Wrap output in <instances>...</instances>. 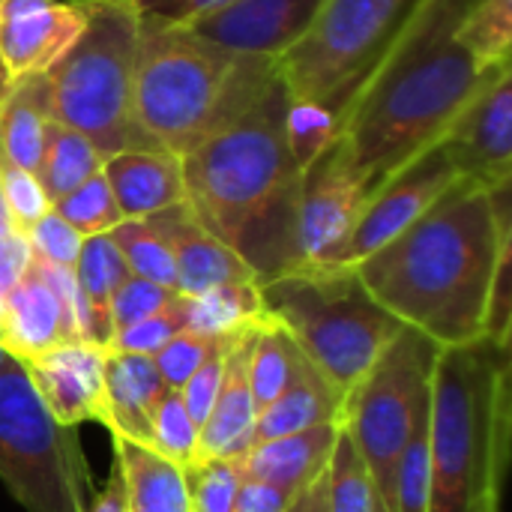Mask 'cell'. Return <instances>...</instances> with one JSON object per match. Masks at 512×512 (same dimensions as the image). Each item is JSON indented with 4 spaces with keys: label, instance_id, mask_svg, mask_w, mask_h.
Wrapping results in <instances>:
<instances>
[{
    "label": "cell",
    "instance_id": "6da1fadb",
    "mask_svg": "<svg viewBox=\"0 0 512 512\" xmlns=\"http://www.w3.org/2000/svg\"><path fill=\"white\" fill-rule=\"evenodd\" d=\"M512 249L510 186L459 177L417 222L354 264L369 294L441 348L483 339L489 291Z\"/></svg>",
    "mask_w": 512,
    "mask_h": 512
},
{
    "label": "cell",
    "instance_id": "7a4b0ae2",
    "mask_svg": "<svg viewBox=\"0 0 512 512\" xmlns=\"http://www.w3.org/2000/svg\"><path fill=\"white\" fill-rule=\"evenodd\" d=\"M474 0H417L390 45L339 114L369 195L423 150L435 147L489 72L456 39Z\"/></svg>",
    "mask_w": 512,
    "mask_h": 512
},
{
    "label": "cell",
    "instance_id": "3957f363",
    "mask_svg": "<svg viewBox=\"0 0 512 512\" xmlns=\"http://www.w3.org/2000/svg\"><path fill=\"white\" fill-rule=\"evenodd\" d=\"M288 90L276 78L243 114L180 156L195 219L258 276L276 279L303 264L297 201L303 171L285 144Z\"/></svg>",
    "mask_w": 512,
    "mask_h": 512
},
{
    "label": "cell",
    "instance_id": "277c9868",
    "mask_svg": "<svg viewBox=\"0 0 512 512\" xmlns=\"http://www.w3.org/2000/svg\"><path fill=\"white\" fill-rule=\"evenodd\" d=\"M512 354L489 339L441 348L429 402V512H501Z\"/></svg>",
    "mask_w": 512,
    "mask_h": 512
},
{
    "label": "cell",
    "instance_id": "5b68a950",
    "mask_svg": "<svg viewBox=\"0 0 512 512\" xmlns=\"http://www.w3.org/2000/svg\"><path fill=\"white\" fill-rule=\"evenodd\" d=\"M276 78L270 57L234 54L186 24L138 15L135 120L177 159L243 114Z\"/></svg>",
    "mask_w": 512,
    "mask_h": 512
},
{
    "label": "cell",
    "instance_id": "8992f818",
    "mask_svg": "<svg viewBox=\"0 0 512 512\" xmlns=\"http://www.w3.org/2000/svg\"><path fill=\"white\" fill-rule=\"evenodd\" d=\"M84 12L87 24L72 48L33 78L45 117L81 132L102 159L123 150H162L132 108L138 12L126 0H84Z\"/></svg>",
    "mask_w": 512,
    "mask_h": 512
},
{
    "label": "cell",
    "instance_id": "52a82bcc",
    "mask_svg": "<svg viewBox=\"0 0 512 512\" xmlns=\"http://www.w3.org/2000/svg\"><path fill=\"white\" fill-rule=\"evenodd\" d=\"M258 291L264 318L279 324L306 360L345 396L405 327L369 294L348 264H300L258 282Z\"/></svg>",
    "mask_w": 512,
    "mask_h": 512
},
{
    "label": "cell",
    "instance_id": "ba28073f",
    "mask_svg": "<svg viewBox=\"0 0 512 512\" xmlns=\"http://www.w3.org/2000/svg\"><path fill=\"white\" fill-rule=\"evenodd\" d=\"M441 345L402 327L372 369L345 396L342 426L360 450L384 507H393L396 465L420 420L429 417L432 375Z\"/></svg>",
    "mask_w": 512,
    "mask_h": 512
},
{
    "label": "cell",
    "instance_id": "9c48e42d",
    "mask_svg": "<svg viewBox=\"0 0 512 512\" xmlns=\"http://www.w3.org/2000/svg\"><path fill=\"white\" fill-rule=\"evenodd\" d=\"M0 480L27 512H87L90 471L75 426H60L12 360L0 372Z\"/></svg>",
    "mask_w": 512,
    "mask_h": 512
},
{
    "label": "cell",
    "instance_id": "30bf717a",
    "mask_svg": "<svg viewBox=\"0 0 512 512\" xmlns=\"http://www.w3.org/2000/svg\"><path fill=\"white\" fill-rule=\"evenodd\" d=\"M417 0H324L306 36L279 60L291 99H312L342 114Z\"/></svg>",
    "mask_w": 512,
    "mask_h": 512
},
{
    "label": "cell",
    "instance_id": "8fae6325",
    "mask_svg": "<svg viewBox=\"0 0 512 512\" xmlns=\"http://www.w3.org/2000/svg\"><path fill=\"white\" fill-rule=\"evenodd\" d=\"M66 342L102 345L96 318L75 273L33 255L21 282L3 294V351L24 360Z\"/></svg>",
    "mask_w": 512,
    "mask_h": 512
},
{
    "label": "cell",
    "instance_id": "7c38bea8",
    "mask_svg": "<svg viewBox=\"0 0 512 512\" xmlns=\"http://www.w3.org/2000/svg\"><path fill=\"white\" fill-rule=\"evenodd\" d=\"M366 201V180L345 141L336 138V144H330L300 177L297 240L303 264H345V252Z\"/></svg>",
    "mask_w": 512,
    "mask_h": 512
},
{
    "label": "cell",
    "instance_id": "4fadbf2b",
    "mask_svg": "<svg viewBox=\"0 0 512 512\" xmlns=\"http://www.w3.org/2000/svg\"><path fill=\"white\" fill-rule=\"evenodd\" d=\"M459 177L483 189L512 183V66L495 69L441 138Z\"/></svg>",
    "mask_w": 512,
    "mask_h": 512
},
{
    "label": "cell",
    "instance_id": "5bb4252c",
    "mask_svg": "<svg viewBox=\"0 0 512 512\" xmlns=\"http://www.w3.org/2000/svg\"><path fill=\"white\" fill-rule=\"evenodd\" d=\"M459 180V171L453 159L447 156L444 144L423 150L408 165H402L393 177H387L366 201L360 222L351 234L345 264L354 267L372 252H378L384 243H390L396 234H402L411 222H417L453 183Z\"/></svg>",
    "mask_w": 512,
    "mask_h": 512
},
{
    "label": "cell",
    "instance_id": "9a60e30c",
    "mask_svg": "<svg viewBox=\"0 0 512 512\" xmlns=\"http://www.w3.org/2000/svg\"><path fill=\"white\" fill-rule=\"evenodd\" d=\"M84 24V0H0V69L9 84L45 75Z\"/></svg>",
    "mask_w": 512,
    "mask_h": 512
},
{
    "label": "cell",
    "instance_id": "2e32d148",
    "mask_svg": "<svg viewBox=\"0 0 512 512\" xmlns=\"http://www.w3.org/2000/svg\"><path fill=\"white\" fill-rule=\"evenodd\" d=\"M15 363L24 369L42 408L60 426H102L108 348L96 342H66Z\"/></svg>",
    "mask_w": 512,
    "mask_h": 512
},
{
    "label": "cell",
    "instance_id": "e0dca14e",
    "mask_svg": "<svg viewBox=\"0 0 512 512\" xmlns=\"http://www.w3.org/2000/svg\"><path fill=\"white\" fill-rule=\"evenodd\" d=\"M321 6L324 0H228L186 27L234 54L279 60L306 36Z\"/></svg>",
    "mask_w": 512,
    "mask_h": 512
},
{
    "label": "cell",
    "instance_id": "ac0fdd59",
    "mask_svg": "<svg viewBox=\"0 0 512 512\" xmlns=\"http://www.w3.org/2000/svg\"><path fill=\"white\" fill-rule=\"evenodd\" d=\"M147 222L162 234V240L171 249V258L177 267V291L183 297H195L219 285L258 282L252 267L234 249L216 240L195 219L186 201L147 216Z\"/></svg>",
    "mask_w": 512,
    "mask_h": 512
},
{
    "label": "cell",
    "instance_id": "d6986e66",
    "mask_svg": "<svg viewBox=\"0 0 512 512\" xmlns=\"http://www.w3.org/2000/svg\"><path fill=\"white\" fill-rule=\"evenodd\" d=\"M258 324L237 333V339L228 348L222 384L216 393V402L210 408V417L201 426L198 438V462L201 459H237L252 447L255 438V396L249 387V357L255 342Z\"/></svg>",
    "mask_w": 512,
    "mask_h": 512
},
{
    "label": "cell",
    "instance_id": "ffe728a7",
    "mask_svg": "<svg viewBox=\"0 0 512 512\" xmlns=\"http://www.w3.org/2000/svg\"><path fill=\"white\" fill-rule=\"evenodd\" d=\"M339 426L342 423H324V426H312L294 435L252 444L243 456H237L240 477L267 483L297 498L312 480H318L327 471Z\"/></svg>",
    "mask_w": 512,
    "mask_h": 512
},
{
    "label": "cell",
    "instance_id": "44dd1931",
    "mask_svg": "<svg viewBox=\"0 0 512 512\" xmlns=\"http://www.w3.org/2000/svg\"><path fill=\"white\" fill-rule=\"evenodd\" d=\"M102 174L123 219H147L186 201L183 165L168 150H123L105 159Z\"/></svg>",
    "mask_w": 512,
    "mask_h": 512
},
{
    "label": "cell",
    "instance_id": "7402d4cb",
    "mask_svg": "<svg viewBox=\"0 0 512 512\" xmlns=\"http://www.w3.org/2000/svg\"><path fill=\"white\" fill-rule=\"evenodd\" d=\"M165 384L150 357L114 354L105 363V420L111 438L150 447V420L165 396Z\"/></svg>",
    "mask_w": 512,
    "mask_h": 512
},
{
    "label": "cell",
    "instance_id": "603a6c76",
    "mask_svg": "<svg viewBox=\"0 0 512 512\" xmlns=\"http://www.w3.org/2000/svg\"><path fill=\"white\" fill-rule=\"evenodd\" d=\"M342 408L345 393H339L309 360H303L288 390L273 405L258 411L252 444L294 435L324 423H342Z\"/></svg>",
    "mask_w": 512,
    "mask_h": 512
},
{
    "label": "cell",
    "instance_id": "cb8c5ba5",
    "mask_svg": "<svg viewBox=\"0 0 512 512\" xmlns=\"http://www.w3.org/2000/svg\"><path fill=\"white\" fill-rule=\"evenodd\" d=\"M114 462L123 474L129 512H192L183 471L150 447L114 438Z\"/></svg>",
    "mask_w": 512,
    "mask_h": 512
},
{
    "label": "cell",
    "instance_id": "d4e9b609",
    "mask_svg": "<svg viewBox=\"0 0 512 512\" xmlns=\"http://www.w3.org/2000/svg\"><path fill=\"white\" fill-rule=\"evenodd\" d=\"M102 165H105V159L93 147V141H87L81 132H75L57 120H45V144H42L36 180L45 189L51 204L60 201L63 195H69L72 189H78L93 174H99Z\"/></svg>",
    "mask_w": 512,
    "mask_h": 512
},
{
    "label": "cell",
    "instance_id": "484cf974",
    "mask_svg": "<svg viewBox=\"0 0 512 512\" xmlns=\"http://www.w3.org/2000/svg\"><path fill=\"white\" fill-rule=\"evenodd\" d=\"M183 315H186V330L198 336H207V339L234 336L264 321L258 282L219 285L204 294L183 297Z\"/></svg>",
    "mask_w": 512,
    "mask_h": 512
},
{
    "label": "cell",
    "instance_id": "4316f807",
    "mask_svg": "<svg viewBox=\"0 0 512 512\" xmlns=\"http://www.w3.org/2000/svg\"><path fill=\"white\" fill-rule=\"evenodd\" d=\"M72 273H75V282H78L93 318H96L99 342L108 348V342L114 336V327H111V318H108V303H111L114 291L132 276L123 255H120V249H117V243L111 240V234L84 237Z\"/></svg>",
    "mask_w": 512,
    "mask_h": 512
},
{
    "label": "cell",
    "instance_id": "83f0119b",
    "mask_svg": "<svg viewBox=\"0 0 512 512\" xmlns=\"http://www.w3.org/2000/svg\"><path fill=\"white\" fill-rule=\"evenodd\" d=\"M45 111L36 99L33 78L9 84L0 102V156L36 174L45 144Z\"/></svg>",
    "mask_w": 512,
    "mask_h": 512
},
{
    "label": "cell",
    "instance_id": "f1b7e54d",
    "mask_svg": "<svg viewBox=\"0 0 512 512\" xmlns=\"http://www.w3.org/2000/svg\"><path fill=\"white\" fill-rule=\"evenodd\" d=\"M303 360H306V354L297 348V342L279 324H273L267 318L258 324L255 342H252V357H249V387H252L258 411L273 405L288 390V384L294 381Z\"/></svg>",
    "mask_w": 512,
    "mask_h": 512
},
{
    "label": "cell",
    "instance_id": "f546056e",
    "mask_svg": "<svg viewBox=\"0 0 512 512\" xmlns=\"http://www.w3.org/2000/svg\"><path fill=\"white\" fill-rule=\"evenodd\" d=\"M456 39L483 72L512 66V0H474L456 27Z\"/></svg>",
    "mask_w": 512,
    "mask_h": 512
},
{
    "label": "cell",
    "instance_id": "4dcf8cb0",
    "mask_svg": "<svg viewBox=\"0 0 512 512\" xmlns=\"http://www.w3.org/2000/svg\"><path fill=\"white\" fill-rule=\"evenodd\" d=\"M327 498H330V512H375L378 504H384L345 426H339L327 462Z\"/></svg>",
    "mask_w": 512,
    "mask_h": 512
},
{
    "label": "cell",
    "instance_id": "1f68e13d",
    "mask_svg": "<svg viewBox=\"0 0 512 512\" xmlns=\"http://www.w3.org/2000/svg\"><path fill=\"white\" fill-rule=\"evenodd\" d=\"M111 240L117 243L132 276L177 291V267L171 249L147 219H123L111 231Z\"/></svg>",
    "mask_w": 512,
    "mask_h": 512
},
{
    "label": "cell",
    "instance_id": "d6a6232c",
    "mask_svg": "<svg viewBox=\"0 0 512 512\" xmlns=\"http://www.w3.org/2000/svg\"><path fill=\"white\" fill-rule=\"evenodd\" d=\"M342 126L339 114L312 99H291L285 105V144L300 171H306L330 144H336Z\"/></svg>",
    "mask_w": 512,
    "mask_h": 512
},
{
    "label": "cell",
    "instance_id": "836d02e7",
    "mask_svg": "<svg viewBox=\"0 0 512 512\" xmlns=\"http://www.w3.org/2000/svg\"><path fill=\"white\" fill-rule=\"evenodd\" d=\"M198 438L201 429L189 417L180 393L165 390L150 420V450L165 462L177 465L180 471H186L198 462Z\"/></svg>",
    "mask_w": 512,
    "mask_h": 512
},
{
    "label": "cell",
    "instance_id": "e575fe53",
    "mask_svg": "<svg viewBox=\"0 0 512 512\" xmlns=\"http://www.w3.org/2000/svg\"><path fill=\"white\" fill-rule=\"evenodd\" d=\"M51 210L57 216H63L81 237L111 234L123 222V213H120V207H117V201L111 195V186H108L102 171L93 174L90 180H84L78 189H72L60 201H54Z\"/></svg>",
    "mask_w": 512,
    "mask_h": 512
},
{
    "label": "cell",
    "instance_id": "d590c367",
    "mask_svg": "<svg viewBox=\"0 0 512 512\" xmlns=\"http://www.w3.org/2000/svg\"><path fill=\"white\" fill-rule=\"evenodd\" d=\"M192 512H234L240 468L237 459H201L183 471Z\"/></svg>",
    "mask_w": 512,
    "mask_h": 512
},
{
    "label": "cell",
    "instance_id": "8d00e7d4",
    "mask_svg": "<svg viewBox=\"0 0 512 512\" xmlns=\"http://www.w3.org/2000/svg\"><path fill=\"white\" fill-rule=\"evenodd\" d=\"M390 512H429V417L420 420L399 456Z\"/></svg>",
    "mask_w": 512,
    "mask_h": 512
},
{
    "label": "cell",
    "instance_id": "74e56055",
    "mask_svg": "<svg viewBox=\"0 0 512 512\" xmlns=\"http://www.w3.org/2000/svg\"><path fill=\"white\" fill-rule=\"evenodd\" d=\"M186 330V315H183V294H177V300L144 318V321H135L123 330H114L111 342H108V351L114 354H138V357H153L162 345H168L177 333Z\"/></svg>",
    "mask_w": 512,
    "mask_h": 512
},
{
    "label": "cell",
    "instance_id": "f35d334b",
    "mask_svg": "<svg viewBox=\"0 0 512 512\" xmlns=\"http://www.w3.org/2000/svg\"><path fill=\"white\" fill-rule=\"evenodd\" d=\"M0 195L15 219V225L27 234L48 210H51V201L45 195V189L39 186L36 174L6 162L0 156Z\"/></svg>",
    "mask_w": 512,
    "mask_h": 512
},
{
    "label": "cell",
    "instance_id": "ab89813d",
    "mask_svg": "<svg viewBox=\"0 0 512 512\" xmlns=\"http://www.w3.org/2000/svg\"><path fill=\"white\" fill-rule=\"evenodd\" d=\"M180 291H171V288H162L156 282H147V279H138V276H129L111 297L108 303V318H111V327L114 330H123L135 321H144L162 309H168L174 300H177Z\"/></svg>",
    "mask_w": 512,
    "mask_h": 512
},
{
    "label": "cell",
    "instance_id": "60d3db41",
    "mask_svg": "<svg viewBox=\"0 0 512 512\" xmlns=\"http://www.w3.org/2000/svg\"><path fill=\"white\" fill-rule=\"evenodd\" d=\"M219 339H207V336H198L192 330H183L177 333L168 345H162L150 360L162 378V384L168 390H183V384L195 375V369L207 360V354L216 348Z\"/></svg>",
    "mask_w": 512,
    "mask_h": 512
},
{
    "label": "cell",
    "instance_id": "b9f144b4",
    "mask_svg": "<svg viewBox=\"0 0 512 512\" xmlns=\"http://www.w3.org/2000/svg\"><path fill=\"white\" fill-rule=\"evenodd\" d=\"M27 243H30V252H33L39 261H48V264H54V267L72 270L75 261H78V252H81L84 237H81L63 216H57L54 210H48V213L27 231Z\"/></svg>",
    "mask_w": 512,
    "mask_h": 512
},
{
    "label": "cell",
    "instance_id": "7bdbcfd3",
    "mask_svg": "<svg viewBox=\"0 0 512 512\" xmlns=\"http://www.w3.org/2000/svg\"><path fill=\"white\" fill-rule=\"evenodd\" d=\"M243 333V330H240ZM237 339V333L234 336H225V339H219L216 342V348L207 354V360L195 369V375L183 384V390H180V399H183V405H186V411H189V417L198 423V429L204 426V420L210 417V408H213V402H216V393H219V384H222V372H225V357H228V348H231V342Z\"/></svg>",
    "mask_w": 512,
    "mask_h": 512
},
{
    "label": "cell",
    "instance_id": "ee69618b",
    "mask_svg": "<svg viewBox=\"0 0 512 512\" xmlns=\"http://www.w3.org/2000/svg\"><path fill=\"white\" fill-rule=\"evenodd\" d=\"M512 249H507L498 261L495 282L489 291V306H486V324H483V339L510 348L512 336Z\"/></svg>",
    "mask_w": 512,
    "mask_h": 512
},
{
    "label": "cell",
    "instance_id": "f6af8a7d",
    "mask_svg": "<svg viewBox=\"0 0 512 512\" xmlns=\"http://www.w3.org/2000/svg\"><path fill=\"white\" fill-rule=\"evenodd\" d=\"M30 243H27V234L15 225L3 195H0V297L9 294L21 276L27 273L30 267Z\"/></svg>",
    "mask_w": 512,
    "mask_h": 512
},
{
    "label": "cell",
    "instance_id": "bcb514c9",
    "mask_svg": "<svg viewBox=\"0 0 512 512\" xmlns=\"http://www.w3.org/2000/svg\"><path fill=\"white\" fill-rule=\"evenodd\" d=\"M138 15H153V18H165L174 24H192L204 15H210L213 9L225 6L228 0H126Z\"/></svg>",
    "mask_w": 512,
    "mask_h": 512
},
{
    "label": "cell",
    "instance_id": "7dc6e473",
    "mask_svg": "<svg viewBox=\"0 0 512 512\" xmlns=\"http://www.w3.org/2000/svg\"><path fill=\"white\" fill-rule=\"evenodd\" d=\"M294 498L267 486V483H258V480H240V489H237V501H234V512H285L288 504Z\"/></svg>",
    "mask_w": 512,
    "mask_h": 512
},
{
    "label": "cell",
    "instance_id": "c3c4849f",
    "mask_svg": "<svg viewBox=\"0 0 512 512\" xmlns=\"http://www.w3.org/2000/svg\"><path fill=\"white\" fill-rule=\"evenodd\" d=\"M87 512H129V504H126V486H123V474L114 462L111 474H108V483L105 489H99L90 501Z\"/></svg>",
    "mask_w": 512,
    "mask_h": 512
},
{
    "label": "cell",
    "instance_id": "681fc988",
    "mask_svg": "<svg viewBox=\"0 0 512 512\" xmlns=\"http://www.w3.org/2000/svg\"><path fill=\"white\" fill-rule=\"evenodd\" d=\"M285 512H330V498H327V471L312 480L291 504Z\"/></svg>",
    "mask_w": 512,
    "mask_h": 512
},
{
    "label": "cell",
    "instance_id": "f907efd6",
    "mask_svg": "<svg viewBox=\"0 0 512 512\" xmlns=\"http://www.w3.org/2000/svg\"><path fill=\"white\" fill-rule=\"evenodd\" d=\"M6 90H9V78L0 72V102H3V96H6Z\"/></svg>",
    "mask_w": 512,
    "mask_h": 512
},
{
    "label": "cell",
    "instance_id": "816d5d0a",
    "mask_svg": "<svg viewBox=\"0 0 512 512\" xmlns=\"http://www.w3.org/2000/svg\"><path fill=\"white\" fill-rule=\"evenodd\" d=\"M9 363H12V357H9V354H6V351L0 348V372H3V369H6Z\"/></svg>",
    "mask_w": 512,
    "mask_h": 512
},
{
    "label": "cell",
    "instance_id": "f5cc1de1",
    "mask_svg": "<svg viewBox=\"0 0 512 512\" xmlns=\"http://www.w3.org/2000/svg\"><path fill=\"white\" fill-rule=\"evenodd\" d=\"M0 348H3V297H0Z\"/></svg>",
    "mask_w": 512,
    "mask_h": 512
},
{
    "label": "cell",
    "instance_id": "db71d44e",
    "mask_svg": "<svg viewBox=\"0 0 512 512\" xmlns=\"http://www.w3.org/2000/svg\"><path fill=\"white\" fill-rule=\"evenodd\" d=\"M375 512H390V510H387V507H384V504H378V510H375Z\"/></svg>",
    "mask_w": 512,
    "mask_h": 512
},
{
    "label": "cell",
    "instance_id": "11a10c76",
    "mask_svg": "<svg viewBox=\"0 0 512 512\" xmlns=\"http://www.w3.org/2000/svg\"><path fill=\"white\" fill-rule=\"evenodd\" d=\"M0 72H3V69H0Z\"/></svg>",
    "mask_w": 512,
    "mask_h": 512
}]
</instances>
